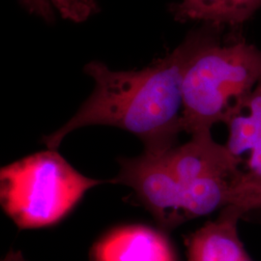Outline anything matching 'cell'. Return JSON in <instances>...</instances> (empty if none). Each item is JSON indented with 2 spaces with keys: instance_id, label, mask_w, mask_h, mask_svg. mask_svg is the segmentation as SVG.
<instances>
[{
  "instance_id": "1",
  "label": "cell",
  "mask_w": 261,
  "mask_h": 261,
  "mask_svg": "<svg viewBox=\"0 0 261 261\" xmlns=\"http://www.w3.org/2000/svg\"><path fill=\"white\" fill-rule=\"evenodd\" d=\"M202 24L163 58L140 70L116 71L101 61H90L84 73L94 89L77 112L58 130L45 136L47 149L58 150L74 130L87 126H112L137 136L144 153L163 156L176 146L183 128V81L192 61L222 40V30Z\"/></svg>"
},
{
  "instance_id": "6",
  "label": "cell",
  "mask_w": 261,
  "mask_h": 261,
  "mask_svg": "<svg viewBox=\"0 0 261 261\" xmlns=\"http://www.w3.org/2000/svg\"><path fill=\"white\" fill-rule=\"evenodd\" d=\"M240 206L221 210L219 217L186 238L189 261H252L238 233V223L247 214Z\"/></svg>"
},
{
  "instance_id": "2",
  "label": "cell",
  "mask_w": 261,
  "mask_h": 261,
  "mask_svg": "<svg viewBox=\"0 0 261 261\" xmlns=\"http://www.w3.org/2000/svg\"><path fill=\"white\" fill-rule=\"evenodd\" d=\"M261 82V49L237 33L201 51L183 81V128L192 136L211 134L228 120Z\"/></svg>"
},
{
  "instance_id": "4",
  "label": "cell",
  "mask_w": 261,
  "mask_h": 261,
  "mask_svg": "<svg viewBox=\"0 0 261 261\" xmlns=\"http://www.w3.org/2000/svg\"><path fill=\"white\" fill-rule=\"evenodd\" d=\"M120 170L112 184L132 188L158 224L172 229L186 222L177 180L164 159L143 152L136 158L119 160Z\"/></svg>"
},
{
  "instance_id": "5",
  "label": "cell",
  "mask_w": 261,
  "mask_h": 261,
  "mask_svg": "<svg viewBox=\"0 0 261 261\" xmlns=\"http://www.w3.org/2000/svg\"><path fill=\"white\" fill-rule=\"evenodd\" d=\"M224 144L261 200V82L225 122Z\"/></svg>"
},
{
  "instance_id": "7",
  "label": "cell",
  "mask_w": 261,
  "mask_h": 261,
  "mask_svg": "<svg viewBox=\"0 0 261 261\" xmlns=\"http://www.w3.org/2000/svg\"><path fill=\"white\" fill-rule=\"evenodd\" d=\"M94 261H176L165 235L143 225L123 226L107 234L93 249Z\"/></svg>"
},
{
  "instance_id": "3",
  "label": "cell",
  "mask_w": 261,
  "mask_h": 261,
  "mask_svg": "<svg viewBox=\"0 0 261 261\" xmlns=\"http://www.w3.org/2000/svg\"><path fill=\"white\" fill-rule=\"evenodd\" d=\"M106 183L111 181L87 177L58 150L47 149L1 168L0 200L19 228H40L61 221L87 191Z\"/></svg>"
},
{
  "instance_id": "9",
  "label": "cell",
  "mask_w": 261,
  "mask_h": 261,
  "mask_svg": "<svg viewBox=\"0 0 261 261\" xmlns=\"http://www.w3.org/2000/svg\"><path fill=\"white\" fill-rule=\"evenodd\" d=\"M62 19L80 23L98 14V0H50Z\"/></svg>"
},
{
  "instance_id": "8",
  "label": "cell",
  "mask_w": 261,
  "mask_h": 261,
  "mask_svg": "<svg viewBox=\"0 0 261 261\" xmlns=\"http://www.w3.org/2000/svg\"><path fill=\"white\" fill-rule=\"evenodd\" d=\"M260 8L261 0H179L169 5V12L180 22L197 21L236 32Z\"/></svg>"
},
{
  "instance_id": "10",
  "label": "cell",
  "mask_w": 261,
  "mask_h": 261,
  "mask_svg": "<svg viewBox=\"0 0 261 261\" xmlns=\"http://www.w3.org/2000/svg\"><path fill=\"white\" fill-rule=\"evenodd\" d=\"M20 6L30 15L47 23L56 21V10L50 0H19Z\"/></svg>"
}]
</instances>
